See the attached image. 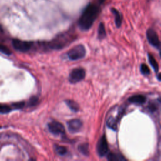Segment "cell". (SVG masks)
<instances>
[{
	"instance_id": "obj_1",
	"label": "cell",
	"mask_w": 161,
	"mask_h": 161,
	"mask_svg": "<svg viewBox=\"0 0 161 161\" xmlns=\"http://www.w3.org/2000/svg\"><path fill=\"white\" fill-rule=\"evenodd\" d=\"M98 12V8L96 5H88L83 11L78 21L79 28L83 31L88 30L96 20Z\"/></svg>"
},
{
	"instance_id": "obj_2",
	"label": "cell",
	"mask_w": 161,
	"mask_h": 161,
	"mask_svg": "<svg viewBox=\"0 0 161 161\" xmlns=\"http://www.w3.org/2000/svg\"><path fill=\"white\" fill-rule=\"evenodd\" d=\"M74 39L75 36L72 35L71 34H67L66 33V34L59 35L52 42L49 43L47 45L51 49H61L69 45L74 40Z\"/></svg>"
},
{
	"instance_id": "obj_3",
	"label": "cell",
	"mask_w": 161,
	"mask_h": 161,
	"mask_svg": "<svg viewBox=\"0 0 161 161\" xmlns=\"http://www.w3.org/2000/svg\"><path fill=\"white\" fill-rule=\"evenodd\" d=\"M71 61H77L83 58L86 55V49L82 45H78L72 48L67 54Z\"/></svg>"
},
{
	"instance_id": "obj_4",
	"label": "cell",
	"mask_w": 161,
	"mask_h": 161,
	"mask_svg": "<svg viewBox=\"0 0 161 161\" xmlns=\"http://www.w3.org/2000/svg\"><path fill=\"white\" fill-rule=\"evenodd\" d=\"M86 72L85 70L79 67V68H75L73 69L69 74V81L71 83L75 84L78 82L81 81L84 78H85Z\"/></svg>"
},
{
	"instance_id": "obj_5",
	"label": "cell",
	"mask_w": 161,
	"mask_h": 161,
	"mask_svg": "<svg viewBox=\"0 0 161 161\" xmlns=\"http://www.w3.org/2000/svg\"><path fill=\"white\" fill-rule=\"evenodd\" d=\"M13 47L18 50V51L25 52H28L29 50L32 48V43L30 42H27V41H22L18 39H14L13 40Z\"/></svg>"
},
{
	"instance_id": "obj_6",
	"label": "cell",
	"mask_w": 161,
	"mask_h": 161,
	"mask_svg": "<svg viewBox=\"0 0 161 161\" xmlns=\"http://www.w3.org/2000/svg\"><path fill=\"white\" fill-rule=\"evenodd\" d=\"M96 149L99 157H103L107 154L108 152V145L105 135L99 139L97 143Z\"/></svg>"
},
{
	"instance_id": "obj_7",
	"label": "cell",
	"mask_w": 161,
	"mask_h": 161,
	"mask_svg": "<svg viewBox=\"0 0 161 161\" xmlns=\"http://www.w3.org/2000/svg\"><path fill=\"white\" fill-rule=\"evenodd\" d=\"M48 128L50 133L55 135H64L65 133V129L63 125L57 121H53L48 124Z\"/></svg>"
},
{
	"instance_id": "obj_8",
	"label": "cell",
	"mask_w": 161,
	"mask_h": 161,
	"mask_svg": "<svg viewBox=\"0 0 161 161\" xmlns=\"http://www.w3.org/2000/svg\"><path fill=\"white\" fill-rule=\"evenodd\" d=\"M147 38L150 45H152V46L156 47V48L160 47V42L159 37L157 35V33L154 30L150 29L147 30Z\"/></svg>"
},
{
	"instance_id": "obj_9",
	"label": "cell",
	"mask_w": 161,
	"mask_h": 161,
	"mask_svg": "<svg viewBox=\"0 0 161 161\" xmlns=\"http://www.w3.org/2000/svg\"><path fill=\"white\" fill-rule=\"evenodd\" d=\"M82 123L79 119H73L67 122V128L71 133H77L82 128Z\"/></svg>"
},
{
	"instance_id": "obj_10",
	"label": "cell",
	"mask_w": 161,
	"mask_h": 161,
	"mask_svg": "<svg viewBox=\"0 0 161 161\" xmlns=\"http://www.w3.org/2000/svg\"><path fill=\"white\" fill-rule=\"evenodd\" d=\"M129 101L131 103L136 105H142L146 103V97L141 95H134L129 98Z\"/></svg>"
},
{
	"instance_id": "obj_11",
	"label": "cell",
	"mask_w": 161,
	"mask_h": 161,
	"mask_svg": "<svg viewBox=\"0 0 161 161\" xmlns=\"http://www.w3.org/2000/svg\"><path fill=\"white\" fill-rule=\"evenodd\" d=\"M111 10L115 16V20L116 26L118 28H119L122 25V16H121L120 12H118L117 10H116L115 8H112Z\"/></svg>"
},
{
	"instance_id": "obj_12",
	"label": "cell",
	"mask_w": 161,
	"mask_h": 161,
	"mask_svg": "<svg viewBox=\"0 0 161 161\" xmlns=\"http://www.w3.org/2000/svg\"><path fill=\"white\" fill-rule=\"evenodd\" d=\"M107 159L108 160L110 161H122V160H125V158L122 156V155L119 154H116V153H109Z\"/></svg>"
},
{
	"instance_id": "obj_13",
	"label": "cell",
	"mask_w": 161,
	"mask_h": 161,
	"mask_svg": "<svg viewBox=\"0 0 161 161\" xmlns=\"http://www.w3.org/2000/svg\"><path fill=\"white\" fill-rule=\"evenodd\" d=\"M65 103L74 112H78L79 110V105L73 100H66Z\"/></svg>"
},
{
	"instance_id": "obj_14",
	"label": "cell",
	"mask_w": 161,
	"mask_h": 161,
	"mask_svg": "<svg viewBox=\"0 0 161 161\" xmlns=\"http://www.w3.org/2000/svg\"><path fill=\"white\" fill-rule=\"evenodd\" d=\"M78 150L83 155L88 156L89 154V147L88 143H84L81 144L78 147Z\"/></svg>"
},
{
	"instance_id": "obj_15",
	"label": "cell",
	"mask_w": 161,
	"mask_h": 161,
	"mask_svg": "<svg viewBox=\"0 0 161 161\" xmlns=\"http://www.w3.org/2000/svg\"><path fill=\"white\" fill-rule=\"evenodd\" d=\"M148 58H149V61L150 64L151 65V66L152 67V68H153L155 71V72H158L159 71V64L157 63V62L156 61V59L154 57V56L150 54H148Z\"/></svg>"
},
{
	"instance_id": "obj_16",
	"label": "cell",
	"mask_w": 161,
	"mask_h": 161,
	"mask_svg": "<svg viewBox=\"0 0 161 161\" xmlns=\"http://www.w3.org/2000/svg\"><path fill=\"white\" fill-rule=\"evenodd\" d=\"M118 120L117 118H114L113 117H110L108 120L107 125L109 128L112 129L113 130H116L117 129V123Z\"/></svg>"
},
{
	"instance_id": "obj_17",
	"label": "cell",
	"mask_w": 161,
	"mask_h": 161,
	"mask_svg": "<svg viewBox=\"0 0 161 161\" xmlns=\"http://www.w3.org/2000/svg\"><path fill=\"white\" fill-rule=\"evenodd\" d=\"M106 35V33L105 28V25L103 23H101L99 25L98 31V36L99 39L101 40L104 39Z\"/></svg>"
},
{
	"instance_id": "obj_18",
	"label": "cell",
	"mask_w": 161,
	"mask_h": 161,
	"mask_svg": "<svg viewBox=\"0 0 161 161\" xmlns=\"http://www.w3.org/2000/svg\"><path fill=\"white\" fill-rule=\"evenodd\" d=\"M140 71L142 74L145 75H148L150 73V71L148 65H147L145 64H142L140 66Z\"/></svg>"
},
{
	"instance_id": "obj_19",
	"label": "cell",
	"mask_w": 161,
	"mask_h": 161,
	"mask_svg": "<svg viewBox=\"0 0 161 161\" xmlns=\"http://www.w3.org/2000/svg\"><path fill=\"white\" fill-rule=\"evenodd\" d=\"M55 150H56L57 153L60 156H64L66 154V152H67V149L63 146H56Z\"/></svg>"
},
{
	"instance_id": "obj_20",
	"label": "cell",
	"mask_w": 161,
	"mask_h": 161,
	"mask_svg": "<svg viewBox=\"0 0 161 161\" xmlns=\"http://www.w3.org/2000/svg\"><path fill=\"white\" fill-rule=\"evenodd\" d=\"M0 52L7 55H10L12 54L11 50L9 49H8L5 45L1 44H0Z\"/></svg>"
},
{
	"instance_id": "obj_21",
	"label": "cell",
	"mask_w": 161,
	"mask_h": 161,
	"mask_svg": "<svg viewBox=\"0 0 161 161\" xmlns=\"http://www.w3.org/2000/svg\"><path fill=\"white\" fill-rule=\"evenodd\" d=\"M12 108L6 105H0V113L6 114L11 112Z\"/></svg>"
},
{
	"instance_id": "obj_22",
	"label": "cell",
	"mask_w": 161,
	"mask_h": 161,
	"mask_svg": "<svg viewBox=\"0 0 161 161\" xmlns=\"http://www.w3.org/2000/svg\"><path fill=\"white\" fill-rule=\"evenodd\" d=\"M39 102V98L36 96H32L29 101L28 105L29 106H34Z\"/></svg>"
},
{
	"instance_id": "obj_23",
	"label": "cell",
	"mask_w": 161,
	"mask_h": 161,
	"mask_svg": "<svg viewBox=\"0 0 161 161\" xmlns=\"http://www.w3.org/2000/svg\"><path fill=\"white\" fill-rule=\"evenodd\" d=\"M157 103H151L149 105V111L151 112H156V110L157 109Z\"/></svg>"
},
{
	"instance_id": "obj_24",
	"label": "cell",
	"mask_w": 161,
	"mask_h": 161,
	"mask_svg": "<svg viewBox=\"0 0 161 161\" xmlns=\"http://www.w3.org/2000/svg\"><path fill=\"white\" fill-rule=\"evenodd\" d=\"M25 106V103L24 102H18V103H16L13 104V106L15 107L16 109H20L24 107Z\"/></svg>"
},
{
	"instance_id": "obj_25",
	"label": "cell",
	"mask_w": 161,
	"mask_h": 161,
	"mask_svg": "<svg viewBox=\"0 0 161 161\" xmlns=\"http://www.w3.org/2000/svg\"><path fill=\"white\" fill-rule=\"evenodd\" d=\"M105 1V0H98V2H99V4H102V3H103Z\"/></svg>"
},
{
	"instance_id": "obj_26",
	"label": "cell",
	"mask_w": 161,
	"mask_h": 161,
	"mask_svg": "<svg viewBox=\"0 0 161 161\" xmlns=\"http://www.w3.org/2000/svg\"><path fill=\"white\" fill-rule=\"evenodd\" d=\"M2 32H3V29L1 27V25H0V33H2Z\"/></svg>"
},
{
	"instance_id": "obj_27",
	"label": "cell",
	"mask_w": 161,
	"mask_h": 161,
	"mask_svg": "<svg viewBox=\"0 0 161 161\" xmlns=\"http://www.w3.org/2000/svg\"><path fill=\"white\" fill-rule=\"evenodd\" d=\"M0 129H1V127H0Z\"/></svg>"
}]
</instances>
